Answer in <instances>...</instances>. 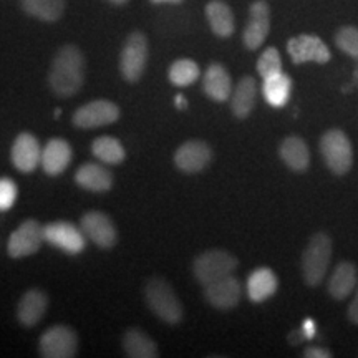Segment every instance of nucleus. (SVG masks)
<instances>
[{
	"label": "nucleus",
	"instance_id": "f257e3e1",
	"mask_svg": "<svg viewBox=\"0 0 358 358\" xmlns=\"http://www.w3.org/2000/svg\"><path fill=\"white\" fill-rule=\"evenodd\" d=\"M85 82V57L75 45H64L52 62L48 83L60 98L77 95Z\"/></svg>",
	"mask_w": 358,
	"mask_h": 358
},
{
	"label": "nucleus",
	"instance_id": "f03ea898",
	"mask_svg": "<svg viewBox=\"0 0 358 358\" xmlns=\"http://www.w3.org/2000/svg\"><path fill=\"white\" fill-rule=\"evenodd\" d=\"M332 261V239L325 232H315L308 241L302 256V275L308 287L324 282Z\"/></svg>",
	"mask_w": 358,
	"mask_h": 358
},
{
	"label": "nucleus",
	"instance_id": "7ed1b4c3",
	"mask_svg": "<svg viewBox=\"0 0 358 358\" xmlns=\"http://www.w3.org/2000/svg\"><path fill=\"white\" fill-rule=\"evenodd\" d=\"M145 299L150 310L164 324L176 325L182 319V306L176 292L163 279H151L145 289Z\"/></svg>",
	"mask_w": 358,
	"mask_h": 358
},
{
	"label": "nucleus",
	"instance_id": "20e7f679",
	"mask_svg": "<svg viewBox=\"0 0 358 358\" xmlns=\"http://www.w3.org/2000/svg\"><path fill=\"white\" fill-rule=\"evenodd\" d=\"M320 153L327 168L337 176H343L352 169L353 148L342 129H329L320 140Z\"/></svg>",
	"mask_w": 358,
	"mask_h": 358
},
{
	"label": "nucleus",
	"instance_id": "39448f33",
	"mask_svg": "<svg viewBox=\"0 0 358 358\" xmlns=\"http://www.w3.org/2000/svg\"><path fill=\"white\" fill-rule=\"evenodd\" d=\"M237 267V259L231 252L221 249L206 250L196 259L192 264V272H194L196 280L199 284L208 285L213 284L222 277L231 275Z\"/></svg>",
	"mask_w": 358,
	"mask_h": 358
},
{
	"label": "nucleus",
	"instance_id": "423d86ee",
	"mask_svg": "<svg viewBox=\"0 0 358 358\" xmlns=\"http://www.w3.org/2000/svg\"><path fill=\"white\" fill-rule=\"evenodd\" d=\"M148 64V40L143 32H133L124 40L120 55V71L129 83H136L143 77Z\"/></svg>",
	"mask_w": 358,
	"mask_h": 358
},
{
	"label": "nucleus",
	"instance_id": "0eeeda50",
	"mask_svg": "<svg viewBox=\"0 0 358 358\" xmlns=\"http://www.w3.org/2000/svg\"><path fill=\"white\" fill-rule=\"evenodd\" d=\"M43 358H73L78 353V338L75 330L66 325H53L45 330L38 342Z\"/></svg>",
	"mask_w": 358,
	"mask_h": 358
},
{
	"label": "nucleus",
	"instance_id": "6e6552de",
	"mask_svg": "<svg viewBox=\"0 0 358 358\" xmlns=\"http://www.w3.org/2000/svg\"><path fill=\"white\" fill-rule=\"evenodd\" d=\"M45 243L43 226L37 219H27L12 232L7 244V252L12 259H24L38 252Z\"/></svg>",
	"mask_w": 358,
	"mask_h": 358
},
{
	"label": "nucleus",
	"instance_id": "1a4fd4ad",
	"mask_svg": "<svg viewBox=\"0 0 358 358\" xmlns=\"http://www.w3.org/2000/svg\"><path fill=\"white\" fill-rule=\"evenodd\" d=\"M45 231V243L52 244L53 248L64 250L70 256L82 254L87 245V236L82 231V227L73 226L71 222L57 221L43 226Z\"/></svg>",
	"mask_w": 358,
	"mask_h": 358
},
{
	"label": "nucleus",
	"instance_id": "9d476101",
	"mask_svg": "<svg viewBox=\"0 0 358 358\" xmlns=\"http://www.w3.org/2000/svg\"><path fill=\"white\" fill-rule=\"evenodd\" d=\"M120 120V108L110 100H93L87 105L80 106L73 113L75 127L82 129H93L100 127H108Z\"/></svg>",
	"mask_w": 358,
	"mask_h": 358
},
{
	"label": "nucleus",
	"instance_id": "9b49d317",
	"mask_svg": "<svg viewBox=\"0 0 358 358\" xmlns=\"http://www.w3.org/2000/svg\"><path fill=\"white\" fill-rule=\"evenodd\" d=\"M287 52L295 65L315 62V64H327L330 60V50L324 40L315 35H297L287 42Z\"/></svg>",
	"mask_w": 358,
	"mask_h": 358
},
{
	"label": "nucleus",
	"instance_id": "f8f14e48",
	"mask_svg": "<svg viewBox=\"0 0 358 358\" xmlns=\"http://www.w3.org/2000/svg\"><path fill=\"white\" fill-rule=\"evenodd\" d=\"M213 159V150L208 143L201 140H189L182 143L174 153V164L179 171L187 174L201 173L209 166Z\"/></svg>",
	"mask_w": 358,
	"mask_h": 358
},
{
	"label": "nucleus",
	"instance_id": "ddd939ff",
	"mask_svg": "<svg viewBox=\"0 0 358 358\" xmlns=\"http://www.w3.org/2000/svg\"><path fill=\"white\" fill-rule=\"evenodd\" d=\"M271 30V8L266 0H256L250 6L249 20L243 32V42L249 50H257L266 42Z\"/></svg>",
	"mask_w": 358,
	"mask_h": 358
},
{
	"label": "nucleus",
	"instance_id": "4468645a",
	"mask_svg": "<svg viewBox=\"0 0 358 358\" xmlns=\"http://www.w3.org/2000/svg\"><path fill=\"white\" fill-rule=\"evenodd\" d=\"M80 227H82L85 236L101 249H111L118 241V232H116L115 224L105 213L90 211L83 214Z\"/></svg>",
	"mask_w": 358,
	"mask_h": 358
},
{
	"label": "nucleus",
	"instance_id": "2eb2a0df",
	"mask_svg": "<svg viewBox=\"0 0 358 358\" xmlns=\"http://www.w3.org/2000/svg\"><path fill=\"white\" fill-rule=\"evenodd\" d=\"M241 297H243V285L232 274L204 285V299L217 310H231L237 307Z\"/></svg>",
	"mask_w": 358,
	"mask_h": 358
},
{
	"label": "nucleus",
	"instance_id": "dca6fc26",
	"mask_svg": "<svg viewBox=\"0 0 358 358\" xmlns=\"http://www.w3.org/2000/svg\"><path fill=\"white\" fill-rule=\"evenodd\" d=\"M42 150L32 133H20L12 146V163L20 173H32L40 166Z\"/></svg>",
	"mask_w": 358,
	"mask_h": 358
},
{
	"label": "nucleus",
	"instance_id": "f3484780",
	"mask_svg": "<svg viewBox=\"0 0 358 358\" xmlns=\"http://www.w3.org/2000/svg\"><path fill=\"white\" fill-rule=\"evenodd\" d=\"M71 158H73V151H71L70 143L62 138H53L42 150L40 166L48 176H58L70 166Z\"/></svg>",
	"mask_w": 358,
	"mask_h": 358
},
{
	"label": "nucleus",
	"instance_id": "a211bd4d",
	"mask_svg": "<svg viewBox=\"0 0 358 358\" xmlns=\"http://www.w3.org/2000/svg\"><path fill=\"white\" fill-rule=\"evenodd\" d=\"M48 308V297L43 290L30 289L22 295L17 306V320L24 327H35Z\"/></svg>",
	"mask_w": 358,
	"mask_h": 358
},
{
	"label": "nucleus",
	"instance_id": "6ab92c4d",
	"mask_svg": "<svg viewBox=\"0 0 358 358\" xmlns=\"http://www.w3.org/2000/svg\"><path fill=\"white\" fill-rule=\"evenodd\" d=\"M203 90L211 100L217 103H224L231 100L232 95V80L229 71L221 64H213L206 70L203 78Z\"/></svg>",
	"mask_w": 358,
	"mask_h": 358
},
{
	"label": "nucleus",
	"instance_id": "aec40b11",
	"mask_svg": "<svg viewBox=\"0 0 358 358\" xmlns=\"http://www.w3.org/2000/svg\"><path fill=\"white\" fill-rule=\"evenodd\" d=\"M75 181L80 187L90 192H106L113 186V174L101 164L85 163L75 174Z\"/></svg>",
	"mask_w": 358,
	"mask_h": 358
},
{
	"label": "nucleus",
	"instance_id": "412c9836",
	"mask_svg": "<svg viewBox=\"0 0 358 358\" xmlns=\"http://www.w3.org/2000/svg\"><path fill=\"white\" fill-rule=\"evenodd\" d=\"M279 289V279L268 267H259L248 279V297L252 302L261 303L275 295Z\"/></svg>",
	"mask_w": 358,
	"mask_h": 358
},
{
	"label": "nucleus",
	"instance_id": "4be33fe9",
	"mask_svg": "<svg viewBox=\"0 0 358 358\" xmlns=\"http://www.w3.org/2000/svg\"><path fill=\"white\" fill-rule=\"evenodd\" d=\"M257 100V83L252 77L241 78L231 95V110L236 118L245 120L252 113Z\"/></svg>",
	"mask_w": 358,
	"mask_h": 358
},
{
	"label": "nucleus",
	"instance_id": "5701e85b",
	"mask_svg": "<svg viewBox=\"0 0 358 358\" xmlns=\"http://www.w3.org/2000/svg\"><path fill=\"white\" fill-rule=\"evenodd\" d=\"M279 155L285 166L295 173H303L310 164V151L307 143L299 136H289L282 141L279 148Z\"/></svg>",
	"mask_w": 358,
	"mask_h": 358
},
{
	"label": "nucleus",
	"instance_id": "b1692460",
	"mask_svg": "<svg viewBox=\"0 0 358 358\" xmlns=\"http://www.w3.org/2000/svg\"><path fill=\"white\" fill-rule=\"evenodd\" d=\"M357 284L355 264L343 261L332 272V277L329 280V294L332 295L335 301H343V299L350 297V294H353Z\"/></svg>",
	"mask_w": 358,
	"mask_h": 358
},
{
	"label": "nucleus",
	"instance_id": "393cba45",
	"mask_svg": "<svg viewBox=\"0 0 358 358\" xmlns=\"http://www.w3.org/2000/svg\"><path fill=\"white\" fill-rule=\"evenodd\" d=\"M206 17H208L209 27H211L214 35H217V37L229 38L234 34V13L222 0H211L206 6Z\"/></svg>",
	"mask_w": 358,
	"mask_h": 358
},
{
	"label": "nucleus",
	"instance_id": "a878e982",
	"mask_svg": "<svg viewBox=\"0 0 358 358\" xmlns=\"http://www.w3.org/2000/svg\"><path fill=\"white\" fill-rule=\"evenodd\" d=\"M123 350L131 358H156L159 357L158 345L150 335L140 329H129L123 335Z\"/></svg>",
	"mask_w": 358,
	"mask_h": 358
},
{
	"label": "nucleus",
	"instance_id": "bb28decb",
	"mask_svg": "<svg viewBox=\"0 0 358 358\" xmlns=\"http://www.w3.org/2000/svg\"><path fill=\"white\" fill-rule=\"evenodd\" d=\"M262 93L268 105L274 106V108H284L287 105L290 93H292V80L282 71L268 78H264Z\"/></svg>",
	"mask_w": 358,
	"mask_h": 358
},
{
	"label": "nucleus",
	"instance_id": "cd10ccee",
	"mask_svg": "<svg viewBox=\"0 0 358 358\" xmlns=\"http://www.w3.org/2000/svg\"><path fill=\"white\" fill-rule=\"evenodd\" d=\"M27 15L42 22H57L65 12V0H20Z\"/></svg>",
	"mask_w": 358,
	"mask_h": 358
},
{
	"label": "nucleus",
	"instance_id": "c85d7f7f",
	"mask_svg": "<svg viewBox=\"0 0 358 358\" xmlns=\"http://www.w3.org/2000/svg\"><path fill=\"white\" fill-rule=\"evenodd\" d=\"M92 153L101 164H120L127 158V151L116 138L100 136L93 141Z\"/></svg>",
	"mask_w": 358,
	"mask_h": 358
},
{
	"label": "nucleus",
	"instance_id": "c756f323",
	"mask_svg": "<svg viewBox=\"0 0 358 358\" xmlns=\"http://www.w3.org/2000/svg\"><path fill=\"white\" fill-rule=\"evenodd\" d=\"M199 75L201 70L194 60L179 58V60H176L169 66L168 77L174 87H189V85H192L199 78Z\"/></svg>",
	"mask_w": 358,
	"mask_h": 358
},
{
	"label": "nucleus",
	"instance_id": "7c9ffc66",
	"mask_svg": "<svg viewBox=\"0 0 358 358\" xmlns=\"http://www.w3.org/2000/svg\"><path fill=\"white\" fill-rule=\"evenodd\" d=\"M257 71L262 78H268L282 71V58L277 48L268 47L257 60Z\"/></svg>",
	"mask_w": 358,
	"mask_h": 358
},
{
	"label": "nucleus",
	"instance_id": "2f4dec72",
	"mask_svg": "<svg viewBox=\"0 0 358 358\" xmlns=\"http://www.w3.org/2000/svg\"><path fill=\"white\" fill-rule=\"evenodd\" d=\"M335 43L343 53L358 60V29L357 27H342L335 35Z\"/></svg>",
	"mask_w": 358,
	"mask_h": 358
},
{
	"label": "nucleus",
	"instance_id": "473e14b6",
	"mask_svg": "<svg viewBox=\"0 0 358 358\" xmlns=\"http://www.w3.org/2000/svg\"><path fill=\"white\" fill-rule=\"evenodd\" d=\"M19 196V187L10 178H0V213L10 211Z\"/></svg>",
	"mask_w": 358,
	"mask_h": 358
},
{
	"label": "nucleus",
	"instance_id": "72a5a7b5",
	"mask_svg": "<svg viewBox=\"0 0 358 358\" xmlns=\"http://www.w3.org/2000/svg\"><path fill=\"white\" fill-rule=\"evenodd\" d=\"M301 330L306 340H312L317 335V324L312 319H306L301 327Z\"/></svg>",
	"mask_w": 358,
	"mask_h": 358
},
{
	"label": "nucleus",
	"instance_id": "f704fd0d",
	"mask_svg": "<svg viewBox=\"0 0 358 358\" xmlns=\"http://www.w3.org/2000/svg\"><path fill=\"white\" fill-rule=\"evenodd\" d=\"M348 320H350L352 324L358 325V284L355 295H353V301L350 302V306H348Z\"/></svg>",
	"mask_w": 358,
	"mask_h": 358
},
{
	"label": "nucleus",
	"instance_id": "c9c22d12",
	"mask_svg": "<svg viewBox=\"0 0 358 358\" xmlns=\"http://www.w3.org/2000/svg\"><path fill=\"white\" fill-rule=\"evenodd\" d=\"M303 355L307 358H330L332 357V352L325 350V348H317V347H308L303 352Z\"/></svg>",
	"mask_w": 358,
	"mask_h": 358
},
{
	"label": "nucleus",
	"instance_id": "e433bc0d",
	"mask_svg": "<svg viewBox=\"0 0 358 358\" xmlns=\"http://www.w3.org/2000/svg\"><path fill=\"white\" fill-rule=\"evenodd\" d=\"M302 340H306V337H303V334H302L301 329L294 330V332L289 335V342L292 343V345H299V343H301Z\"/></svg>",
	"mask_w": 358,
	"mask_h": 358
},
{
	"label": "nucleus",
	"instance_id": "4c0bfd02",
	"mask_svg": "<svg viewBox=\"0 0 358 358\" xmlns=\"http://www.w3.org/2000/svg\"><path fill=\"white\" fill-rule=\"evenodd\" d=\"M174 106H176V108H178L179 111L187 110V100H186V96H185V95H176V96H174Z\"/></svg>",
	"mask_w": 358,
	"mask_h": 358
},
{
	"label": "nucleus",
	"instance_id": "58836bf2",
	"mask_svg": "<svg viewBox=\"0 0 358 358\" xmlns=\"http://www.w3.org/2000/svg\"><path fill=\"white\" fill-rule=\"evenodd\" d=\"M153 3H181L182 0H151Z\"/></svg>",
	"mask_w": 358,
	"mask_h": 358
},
{
	"label": "nucleus",
	"instance_id": "ea45409f",
	"mask_svg": "<svg viewBox=\"0 0 358 358\" xmlns=\"http://www.w3.org/2000/svg\"><path fill=\"white\" fill-rule=\"evenodd\" d=\"M110 3H115V6H123V3H127L128 0H108Z\"/></svg>",
	"mask_w": 358,
	"mask_h": 358
},
{
	"label": "nucleus",
	"instance_id": "a19ab883",
	"mask_svg": "<svg viewBox=\"0 0 358 358\" xmlns=\"http://www.w3.org/2000/svg\"><path fill=\"white\" fill-rule=\"evenodd\" d=\"M60 113H62V110L57 108V110H55V115H53V116H55V118H58V116H60Z\"/></svg>",
	"mask_w": 358,
	"mask_h": 358
}]
</instances>
